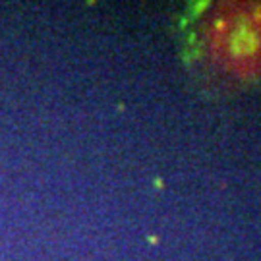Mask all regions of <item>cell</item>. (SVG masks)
Listing matches in <instances>:
<instances>
[{"label": "cell", "instance_id": "obj_1", "mask_svg": "<svg viewBox=\"0 0 261 261\" xmlns=\"http://www.w3.org/2000/svg\"><path fill=\"white\" fill-rule=\"evenodd\" d=\"M209 47L223 70L240 80L261 74V6H219L209 28Z\"/></svg>", "mask_w": 261, "mask_h": 261}]
</instances>
